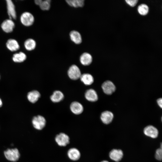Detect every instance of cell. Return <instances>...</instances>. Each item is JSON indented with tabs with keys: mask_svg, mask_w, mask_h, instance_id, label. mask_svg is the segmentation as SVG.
I'll return each mask as SVG.
<instances>
[{
	"mask_svg": "<svg viewBox=\"0 0 162 162\" xmlns=\"http://www.w3.org/2000/svg\"><path fill=\"white\" fill-rule=\"evenodd\" d=\"M24 46L26 50L28 51L32 50L35 48L36 43L33 39L29 38L25 40L24 43Z\"/></svg>",
	"mask_w": 162,
	"mask_h": 162,
	"instance_id": "cell-22",
	"label": "cell"
},
{
	"mask_svg": "<svg viewBox=\"0 0 162 162\" xmlns=\"http://www.w3.org/2000/svg\"><path fill=\"white\" fill-rule=\"evenodd\" d=\"M126 3L130 6L133 7L135 6L137 3V0H126Z\"/></svg>",
	"mask_w": 162,
	"mask_h": 162,
	"instance_id": "cell-27",
	"label": "cell"
},
{
	"mask_svg": "<svg viewBox=\"0 0 162 162\" xmlns=\"http://www.w3.org/2000/svg\"><path fill=\"white\" fill-rule=\"evenodd\" d=\"M157 103L158 106L161 108H162V99L159 98L157 100Z\"/></svg>",
	"mask_w": 162,
	"mask_h": 162,
	"instance_id": "cell-28",
	"label": "cell"
},
{
	"mask_svg": "<svg viewBox=\"0 0 162 162\" xmlns=\"http://www.w3.org/2000/svg\"><path fill=\"white\" fill-rule=\"evenodd\" d=\"M70 36L71 40L75 44H79L82 41L80 34L76 31H72L70 33Z\"/></svg>",
	"mask_w": 162,
	"mask_h": 162,
	"instance_id": "cell-20",
	"label": "cell"
},
{
	"mask_svg": "<svg viewBox=\"0 0 162 162\" xmlns=\"http://www.w3.org/2000/svg\"><path fill=\"white\" fill-rule=\"evenodd\" d=\"M85 96L88 100L91 102H95L98 99L97 92L94 89L92 88L88 89L86 91Z\"/></svg>",
	"mask_w": 162,
	"mask_h": 162,
	"instance_id": "cell-13",
	"label": "cell"
},
{
	"mask_svg": "<svg viewBox=\"0 0 162 162\" xmlns=\"http://www.w3.org/2000/svg\"><path fill=\"white\" fill-rule=\"evenodd\" d=\"M143 132L146 135L153 138L157 137L158 134V129L152 125H149L145 127Z\"/></svg>",
	"mask_w": 162,
	"mask_h": 162,
	"instance_id": "cell-8",
	"label": "cell"
},
{
	"mask_svg": "<svg viewBox=\"0 0 162 162\" xmlns=\"http://www.w3.org/2000/svg\"><path fill=\"white\" fill-rule=\"evenodd\" d=\"M66 1L69 5L74 8L82 7L84 3V0H68Z\"/></svg>",
	"mask_w": 162,
	"mask_h": 162,
	"instance_id": "cell-23",
	"label": "cell"
},
{
	"mask_svg": "<svg viewBox=\"0 0 162 162\" xmlns=\"http://www.w3.org/2000/svg\"><path fill=\"white\" fill-rule=\"evenodd\" d=\"M40 97V93L35 90L29 92L27 95L28 100L32 103H34L36 102Z\"/></svg>",
	"mask_w": 162,
	"mask_h": 162,
	"instance_id": "cell-17",
	"label": "cell"
},
{
	"mask_svg": "<svg viewBox=\"0 0 162 162\" xmlns=\"http://www.w3.org/2000/svg\"><path fill=\"white\" fill-rule=\"evenodd\" d=\"M32 123L33 127L38 130H42L45 126L46 120L42 116L38 115L33 118Z\"/></svg>",
	"mask_w": 162,
	"mask_h": 162,
	"instance_id": "cell-2",
	"label": "cell"
},
{
	"mask_svg": "<svg viewBox=\"0 0 162 162\" xmlns=\"http://www.w3.org/2000/svg\"><path fill=\"white\" fill-rule=\"evenodd\" d=\"M113 114L112 112L109 111L103 112L100 115V119L104 124H108L112 121L113 118Z\"/></svg>",
	"mask_w": 162,
	"mask_h": 162,
	"instance_id": "cell-11",
	"label": "cell"
},
{
	"mask_svg": "<svg viewBox=\"0 0 162 162\" xmlns=\"http://www.w3.org/2000/svg\"><path fill=\"white\" fill-rule=\"evenodd\" d=\"M123 155L122 151L121 149H113L109 153V157L111 159L116 162L120 161Z\"/></svg>",
	"mask_w": 162,
	"mask_h": 162,
	"instance_id": "cell-10",
	"label": "cell"
},
{
	"mask_svg": "<svg viewBox=\"0 0 162 162\" xmlns=\"http://www.w3.org/2000/svg\"><path fill=\"white\" fill-rule=\"evenodd\" d=\"M7 12L10 19H15L16 17L15 6L11 0H6Z\"/></svg>",
	"mask_w": 162,
	"mask_h": 162,
	"instance_id": "cell-9",
	"label": "cell"
},
{
	"mask_svg": "<svg viewBox=\"0 0 162 162\" xmlns=\"http://www.w3.org/2000/svg\"><path fill=\"white\" fill-rule=\"evenodd\" d=\"M15 27V23L10 19H6L2 23L1 27L4 31L6 33H10L13 30Z\"/></svg>",
	"mask_w": 162,
	"mask_h": 162,
	"instance_id": "cell-7",
	"label": "cell"
},
{
	"mask_svg": "<svg viewBox=\"0 0 162 162\" xmlns=\"http://www.w3.org/2000/svg\"><path fill=\"white\" fill-rule=\"evenodd\" d=\"M6 46L7 48L11 51H16L18 50L20 47L18 42L13 39H10L7 40Z\"/></svg>",
	"mask_w": 162,
	"mask_h": 162,
	"instance_id": "cell-14",
	"label": "cell"
},
{
	"mask_svg": "<svg viewBox=\"0 0 162 162\" xmlns=\"http://www.w3.org/2000/svg\"><path fill=\"white\" fill-rule=\"evenodd\" d=\"M101 162H109L107 160H104L101 161Z\"/></svg>",
	"mask_w": 162,
	"mask_h": 162,
	"instance_id": "cell-30",
	"label": "cell"
},
{
	"mask_svg": "<svg viewBox=\"0 0 162 162\" xmlns=\"http://www.w3.org/2000/svg\"><path fill=\"white\" fill-rule=\"evenodd\" d=\"M55 140L58 145L61 146H66L70 142L69 136L63 133L57 135L55 137Z\"/></svg>",
	"mask_w": 162,
	"mask_h": 162,
	"instance_id": "cell-5",
	"label": "cell"
},
{
	"mask_svg": "<svg viewBox=\"0 0 162 162\" xmlns=\"http://www.w3.org/2000/svg\"><path fill=\"white\" fill-rule=\"evenodd\" d=\"M64 98L63 93L60 91H55L50 97L51 100L54 103H58L62 101Z\"/></svg>",
	"mask_w": 162,
	"mask_h": 162,
	"instance_id": "cell-19",
	"label": "cell"
},
{
	"mask_svg": "<svg viewBox=\"0 0 162 162\" xmlns=\"http://www.w3.org/2000/svg\"><path fill=\"white\" fill-rule=\"evenodd\" d=\"M102 88L104 92L108 95L111 94L116 89L115 85L110 80L104 82L102 84Z\"/></svg>",
	"mask_w": 162,
	"mask_h": 162,
	"instance_id": "cell-6",
	"label": "cell"
},
{
	"mask_svg": "<svg viewBox=\"0 0 162 162\" xmlns=\"http://www.w3.org/2000/svg\"><path fill=\"white\" fill-rule=\"evenodd\" d=\"M70 109L71 111L76 115L81 114L83 110V107L82 104L77 101L72 102L70 104Z\"/></svg>",
	"mask_w": 162,
	"mask_h": 162,
	"instance_id": "cell-12",
	"label": "cell"
},
{
	"mask_svg": "<svg viewBox=\"0 0 162 162\" xmlns=\"http://www.w3.org/2000/svg\"><path fill=\"white\" fill-rule=\"evenodd\" d=\"M68 74L69 77L73 80H76L80 78L81 75L79 67L76 65H72L69 68Z\"/></svg>",
	"mask_w": 162,
	"mask_h": 162,
	"instance_id": "cell-4",
	"label": "cell"
},
{
	"mask_svg": "<svg viewBox=\"0 0 162 162\" xmlns=\"http://www.w3.org/2000/svg\"><path fill=\"white\" fill-rule=\"evenodd\" d=\"M81 81L86 85H90L92 84L94 81L92 76L88 73L81 74L80 78Z\"/></svg>",
	"mask_w": 162,
	"mask_h": 162,
	"instance_id": "cell-18",
	"label": "cell"
},
{
	"mask_svg": "<svg viewBox=\"0 0 162 162\" xmlns=\"http://www.w3.org/2000/svg\"><path fill=\"white\" fill-rule=\"evenodd\" d=\"M162 144H161L160 148L157 149L156 151L155 157V158L161 161L162 159Z\"/></svg>",
	"mask_w": 162,
	"mask_h": 162,
	"instance_id": "cell-26",
	"label": "cell"
},
{
	"mask_svg": "<svg viewBox=\"0 0 162 162\" xmlns=\"http://www.w3.org/2000/svg\"><path fill=\"white\" fill-rule=\"evenodd\" d=\"M51 1L50 0H41L39 6L42 10H49L50 7Z\"/></svg>",
	"mask_w": 162,
	"mask_h": 162,
	"instance_id": "cell-24",
	"label": "cell"
},
{
	"mask_svg": "<svg viewBox=\"0 0 162 162\" xmlns=\"http://www.w3.org/2000/svg\"><path fill=\"white\" fill-rule=\"evenodd\" d=\"M4 154L7 160L13 162L18 161L20 157L19 152L16 148L7 149L4 151Z\"/></svg>",
	"mask_w": 162,
	"mask_h": 162,
	"instance_id": "cell-1",
	"label": "cell"
},
{
	"mask_svg": "<svg viewBox=\"0 0 162 162\" xmlns=\"http://www.w3.org/2000/svg\"><path fill=\"white\" fill-rule=\"evenodd\" d=\"M26 58V56L25 53L20 52L14 54L12 57V59L14 62L21 63L25 61Z\"/></svg>",
	"mask_w": 162,
	"mask_h": 162,
	"instance_id": "cell-21",
	"label": "cell"
},
{
	"mask_svg": "<svg viewBox=\"0 0 162 162\" xmlns=\"http://www.w3.org/2000/svg\"><path fill=\"white\" fill-rule=\"evenodd\" d=\"M67 154L69 158L74 161L78 160L80 157V151L75 148L70 149L68 151Z\"/></svg>",
	"mask_w": 162,
	"mask_h": 162,
	"instance_id": "cell-15",
	"label": "cell"
},
{
	"mask_svg": "<svg viewBox=\"0 0 162 162\" xmlns=\"http://www.w3.org/2000/svg\"><path fill=\"white\" fill-rule=\"evenodd\" d=\"M2 105V102L1 99L0 98V107H1Z\"/></svg>",
	"mask_w": 162,
	"mask_h": 162,
	"instance_id": "cell-29",
	"label": "cell"
},
{
	"mask_svg": "<svg viewBox=\"0 0 162 162\" xmlns=\"http://www.w3.org/2000/svg\"><path fill=\"white\" fill-rule=\"evenodd\" d=\"M20 20L23 25L25 26H31L33 23L34 18L32 14L28 12H26L21 14Z\"/></svg>",
	"mask_w": 162,
	"mask_h": 162,
	"instance_id": "cell-3",
	"label": "cell"
},
{
	"mask_svg": "<svg viewBox=\"0 0 162 162\" xmlns=\"http://www.w3.org/2000/svg\"><path fill=\"white\" fill-rule=\"evenodd\" d=\"M80 61L82 64L87 66L90 65L92 62V58L89 53L84 52L80 56Z\"/></svg>",
	"mask_w": 162,
	"mask_h": 162,
	"instance_id": "cell-16",
	"label": "cell"
},
{
	"mask_svg": "<svg viewBox=\"0 0 162 162\" xmlns=\"http://www.w3.org/2000/svg\"><path fill=\"white\" fill-rule=\"evenodd\" d=\"M149 8L148 6L145 4H142L139 6L138 11L141 15H145L148 13Z\"/></svg>",
	"mask_w": 162,
	"mask_h": 162,
	"instance_id": "cell-25",
	"label": "cell"
}]
</instances>
